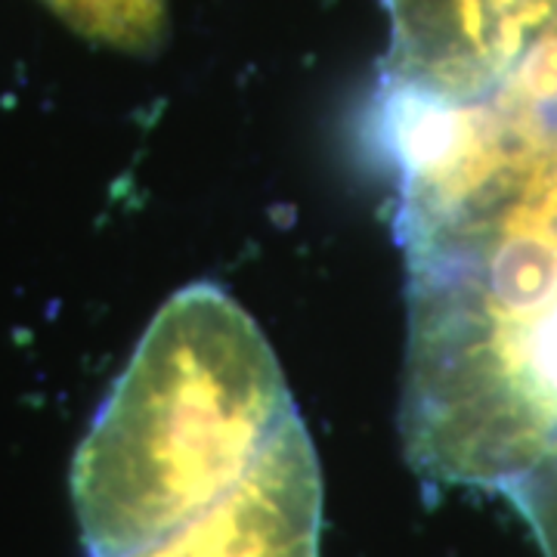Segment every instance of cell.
Here are the masks:
<instances>
[{"label": "cell", "mask_w": 557, "mask_h": 557, "mask_svg": "<svg viewBox=\"0 0 557 557\" xmlns=\"http://www.w3.org/2000/svg\"><path fill=\"white\" fill-rule=\"evenodd\" d=\"M539 397L548 418V437L533 458L508 480L502 496L527 520L542 557H557V300L552 304L539 344Z\"/></svg>", "instance_id": "obj_4"}, {"label": "cell", "mask_w": 557, "mask_h": 557, "mask_svg": "<svg viewBox=\"0 0 557 557\" xmlns=\"http://www.w3.org/2000/svg\"><path fill=\"white\" fill-rule=\"evenodd\" d=\"M322 474L300 416L211 508L121 557H319Z\"/></svg>", "instance_id": "obj_3"}, {"label": "cell", "mask_w": 557, "mask_h": 557, "mask_svg": "<svg viewBox=\"0 0 557 557\" xmlns=\"http://www.w3.org/2000/svg\"><path fill=\"white\" fill-rule=\"evenodd\" d=\"M78 35L127 53L156 50L168 28V0H47Z\"/></svg>", "instance_id": "obj_5"}, {"label": "cell", "mask_w": 557, "mask_h": 557, "mask_svg": "<svg viewBox=\"0 0 557 557\" xmlns=\"http://www.w3.org/2000/svg\"><path fill=\"white\" fill-rule=\"evenodd\" d=\"M295 412L258 322L211 282L180 288L75 453L87 555H131L211 508Z\"/></svg>", "instance_id": "obj_1"}, {"label": "cell", "mask_w": 557, "mask_h": 557, "mask_svg": "<svg viewBox=\"0 0 557 557\" xmlns=\"http://www.w3.org/2000/svg\"><path fill=\"white\" fill-rule=\"evenodd\" d=\"M391 53L384 87L474 102L518 72L557 25V0H384Z\"/></svg>", "instance_id": "obj_2"}]
</instances>
